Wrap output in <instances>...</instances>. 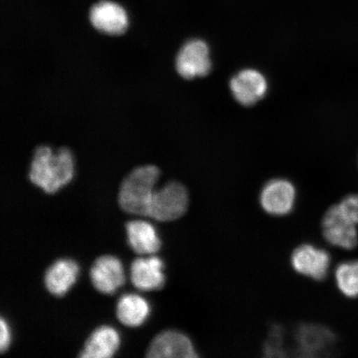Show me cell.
<instances>
[{"label":"cell","mask_w":358,"mask_h":358,"mask_svg":"<svg viewBox=\"0 0 358 358\" xmlns=\"http://www.w3.org/2000/svg\"><path fill=\"white\" fill-rule=\"evenodd\" d=\"M73 155L69 148L40 145L35 147L31 159L29 179L48 194H53L73 177Z\"/></svg>","instance_id":"cell-1"},{"label":"cell","mask_w":358,"mask_h":358,"mask_svg":"<svg viewBox=\"0 0 358 358\" xmlns=\"http://www.w3.org/2000/svg\"><path fill=\"white\" fill-rule=\"evenodd\" d=\"M159 176V169L153 164L134 168L120 182V207L128 213L149 217L155 185Z\"/></svg>","instance_id":"cell-2"},{"label":"cell","mask_w":358,"mask_h":358,"mask_svg":"<svg viewBox=\"0 0 358 358\" xmlns=\"http://www.w3.org/2000/svg\"><path fill=\"white\" fill-rule=\"evenodd\" d=\"M189 201L186 187L181 182L170 181L161 189L155 190L149 217L160 222L176 220L186 213Z\"/></svg>","instance_id":"cell-3"},{"label":"cell","mask_w":358,"mask_h":358,"mask_svg":"<svg viewBox=\"0 0 358 358\" xmlns=\"http://www.w3.org/2000/svg\"><path fill=\"white\" fill-rule=\"evenodd\" d=\"M176 69L183 79L203 78L212 70L210 48L203 40L194 38L183 43L176 57Z\"/></svg>","instance_id":"cell-4"},{"label":"cell","mask_w":358,"mask_h":358,"mask_svg":"<svg viewBox=\"0 0 358 358\" xmlns=\"http://www.w3.org/2000/svg\"><path fill=\"white\" fill-rule=\"evenodd\" d=\"M322 230L324 239L335 248L351 250L358 245V227L339 204L332 206L325 213Z\"/></svg>","instance_id":"cell-5"},{"label":"cell","mask_w":358,"mask_h":358,"mask_svg":"<svg viewBox=\"0 0 358 358\" xmlns=\"http://www.w3.org/2000/svg\"><path fill=\"white\" fill-rule=\"evenodd\" d=\"M295 340L298 355L303 357L329 355L336 344L332 331L325 326L313 324L299 326Z\"/></svg>","instance_id":"cell-6"},{"label":"cell","mask_w":358,"mask_h":358,"mask_svg":"<svg viewBox=\"0 0 358 358\" xmlns=\"http://www.w3.org/2000/svg\"><path fill=\"white\" fill-rule=\"evenodd\" d=\"M296 200V189L293 183L284 178L268 181L259 195L265 211L272 216H285L292 212Z\"/></svg>","instance_id":"cell-7"},{"label":"cell","mask_w":358,"mask_h":358,"mask_svg":"<svg viewBox=\"0 0 358 358\" xmlns=\"http://www.w3.org/2000/svg\"><path fill=\"white\" fill-rule=\"evenodd\" d=\"M291 264L299 274L320 281L329 274L331 257L324 249L311 244H303L294 250Z\"/></svg>","instance_id":"cell-8"},{"label":"cell","mask_w":358,"mask_h":358,"mask_svg":"<svg viewBox=\"0 0 358 358\" xmlns=\"http://www.w3.org/2000/svg\"><path fill=\"white\" fill-rule=\"evenodd\" d=\"M148 358L198 357L194 344L178 331L167 330L155 336L148 348Z\"/></svg>","instance_id":"cell-9"},{"label":"cell","mask_w":358,"mask_h":358,"mask_svg":"<svg viewBox=\"0 0 358 358\" xmlns=\"http://www.w3.org/2000/svg\"><path fill=\"white\" fill-rule=\"evenodd\" d=\"M230 89L237 102L244 106H250L265 97L268 83L262 73L248 69L240 71L232 77Z\"/></svg>","instance_id":"cell-10"},{"label":"cell","mask_w":358,"mask_h":358,"mask_svg":"<svg viewBox=\"0 0 358 358\" xmlns=\"http://www.w3.org/2000/svg\"><path fill=\"white\" fill-rule=\"evenodd\" d=\"M89 20L94 29L111 36L124 34L128 27L127 11L120 4L108 0L94 4Z\"/></svg>","instance_id":"cell-11"},{"label":"cell","mask_w":358,"mask_h":358,"mask_svg":"<svg viewBox=\"0 0 358 358\" xmlns=\"http://www.w3.org/2000/svg\"><path fill=\"white\" fill-rule=\"evenodd\" d=\"M90 279L100 292L114 293L124 283L122 264L119 259L108 255L98 257L90 268Z\"/></svg>","instance_id":"cell-12"},{"label":"cell","mask_w":358,"mask_h":358,"mask_svg":"<svg viewBox=\"0 0 358 358\" xmlns=\"http://www.w3.org/2000/svg\"><path fill=\"white\" fill-rule=\"evenodd\" d=\"M162 259L156 257L137 258L131 264V280L134 287L141 290L159 289L163 287L165 275Z\"/></svg>","instance_id":"cell-13"},{"label":"cell","mask_w":358,"mask_h":358,"mask_svg":"<svg viewBox=\"0 0 358 358\" xmlns=\"http://www.w3.org/2000/svg\"><path fill=\"white\" fill-rule=\"evenodd\" d=\"M78 271V265L73 259H57L45 272V287L55 296H62L75 283Z\"/></svg>","instance_id":"cell-14"},{"label":"cell","mask_w":358,"mask_h":358,"mask_svg":"<svg viewBox=\"0 0 358 358\" xmlns=\"http://www.w3.org/2000/svg\"><path fill=\"white\" fill-rule=\"evenodd\" d=\"M120 345V337L115 329L101 326L89 336L84 349L80 353L82 358H109L113 356Z\"/></svg>","instance_id":"cell-15"},{"label":"cell","mask_w":358,"mask_h":358,"mask_svg":"<svg viewBox=\"0 0 358 358\" xmlns=\"http://www.w3.org/2000/svg\"><path fill=\"white\" fill-rule=\"evenodd\" d=\"M125 228L129 244L136 254H154L160 249V239L150 223L143 220L129 221L125 224Z\"/></svg>","instance_id":"cell-16"},{"label":"cell","mask_w":358,"mask_h":358,"mask_svg":"<svg viewBox=\"0 0 358 358\" xmlns=\"http://www.w3.org/2000/svg\"><path fill=\"white\" fill-rule=\"evenodd\" d=\"M150 307L145 299L134 294H124L116 306V316L120 323L128 327L140 326L149 315Z\"/></svg>","instance_id":"cell-17"},{"label":"cell","mask_w":358,"mask_h":358,"mask_svg":"<svg viewBox=\"0 0 358 358\" xmlns=\"http://www.w3.org/2000/svg\"><path fill=\"white\" fill-rule=\"evenodd\" d=\"M335 281L344 296L358 298V259L339 264L335 270Z\"/></svg>","instance_id":"cell-18"},{"label":"cell","mask_w":358,"mask_h":358,"mask_svg":"<svg viewBox=\"0 0 358 358\" xmlns=\"http://www.w3.org/2000/svg\"><path fill=\"white\" fill-rule=\"evenodd\" d=\"M284 330L279 324H273L268 334V338L264 345V355L268 357H281L285 356L283 347Z\"/></svg>","instance_id":"cell-19"},{"label":"cell","mask_w":358,"mask_h":358,"mask_svg":"<svg viewBox=\"0 0 358 358\" xmlns=\"http://www.w3.org/2000/svg\"><path fill=\"white\" fill-rule=\"evenodd\" d=\"M351 220L358 227V194H349L338 203Z\"/></svg>","instance_id":"cell-20"},{"label":"cell","mask_w":358,"mask_h":358,"mask_svg":"<svg viewBox=\"0 0 358 358\" xmlns=\"http://www.w3.org/2000/svg\"><path fill=\"white\" fill-rule=\"evenodd\" d=\"M10 331L8 326L3 320V317H0V352H6L8 345H10Z\"/></svg>","instance_id":"cell-21"}]
</instances>
